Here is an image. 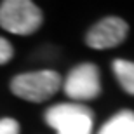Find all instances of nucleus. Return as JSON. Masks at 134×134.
<instances>
[{
    "label": "nucleus",
    "mask_w": 134,
    "mask_h": 134,
    "mask_svg": "<svg viewBox=\"0 0 134 134\" xmlns=\"http://www.w3.org/2000/svg\"><path fill=\"white\" fill-rule=\"evenodd\" d=\"M61 87V75L52 70H40L21 73L12 79L10 91L21 99L31 101V103H42L59 91Z\"/></svg>",
    "instance_id": "1"
},
{
    "label": "nucleus",
    "mask_w": 134,
    "mask_h": 134,
    "mask_svg": "<svg viewBox=\"0 0 134 134\" xmlns=\"http://www.w3.org/2000/svg\"><path fill=\"white\" fill-rule=\"evenodd\" d=\"M42 25V10L30 0H5L0 4V26L14 35H31Z\"/></svg>",
    "instance_id": "2"
},
{
    "label": "nucleus",
    "mask_w": 134,
    "mask_h": 134,
    "mask_svg": "<svg viewBox=\"0 0 134 134\" xmlns=\"http://www.w3.org/2000/svg\"><path fill=\"white\" fill-rule=\"evenodd\" d=\"M45 122L58 134H91L92 111L79 103H59L45 111Z\"/></svg>",
    "instance_id": "3"
},
{
    "label": "nucleus",
    "mask_w": 134,
    "mask_h": 134,
    "mask_svg": "<svg viewBox=\"0 0 134 134\" xmlns=\"http://www.w3.org/2000/svg\"><path fill=\"white\" fill-rule=\"evenodd\" d=\"M65 92L75 101H89L101 94L99 70L92 63L75 66L65 80Z\"/></svg>",
    "instance_id": "4"
},
{
    "label": "nucleus",
    "mask_w": 134,
    "mask_h": 134,
    "mask_svg": "<svg viewBox=\"0 0 134 134\" xmlns=\"http://www.w3.org/2000/svg\"><path fill=\"white\" fill-rule=\"evenodd\" d=\"M129 26L124 19L110 16L96 23L85 35V44L92 49H111L127 38Z\"/></svg>",
    "instance_id": "5"
},
{
    "label": "nucleus",
    "mask_w": 134,
    "mask_h": 134,
    "mask_svg": "<svg viewBox=\"0 0 134 134\" xmlns=\"http://www.w3.org/2000/svg\"><path fill=\"white\" fill-rule=\"evenodd\" d=\"M134 127V113L129 110L119 111L99 129L98 134H131Z\"/></svg>",
    "instance_id": "6"
},
{
    "label": "nucleus",
    "mask_w": 134,
    "mask_h": 134,
    "mask_svg": "<svg viewBox=\"0 0 134 134\" xmlns=\"http://www.w3.org/2000/svg\"><path fill=\"white\" fill-rule=\"evenodd\" d=\"M113 73L119 79L120 85L125 92L134 96V63L127 59H115L113 61Z\"/></svg>",
    "instance_id": "7"
},
{
    "label": "nucleus",
    "mask_w": 134,
    "mask_h": 134,
    "mask_svg": "<svg viewBox=\"0 0 134 134\" xmlns=\"http://www.w3.org/2000/svg\"><path fill=\"white\" fill-rule=\"evenodd\" d=\"M14 56V49L9 44V40H5L4 37H0V65H5L7 61L12 59Z\"/></svg>",
    "instance_id": "8"
},
{
    "label": "nucleus",
    "mask_w": 134,
    "mask_h": 134,
    "mask_svg": "<svg viewBox=\"0 0 134 134\" xmlns=\"http://www.w3.org/2000/svg\"><path fill=\"white\" fill-rule=\"evenodd\" d=\"M0 134H19V124L14 119H0Z\"/></svg>",
    "instance_id": "9"
},
{
    "label": "nucleus",
    "mask_w": 134,
    "mask_h": 134,
    "mask_svg": "<svg viewBox=\"0 0 134 134\" xmlns=\"http://www.w3.org/2000/svg\"><path fill=\"white\" fill-rule=\"evenodd\" d=\"M131 134H134V127H132V131H131Z\"/></svg>",
    "instance_id": "10"
}]
</instances>
